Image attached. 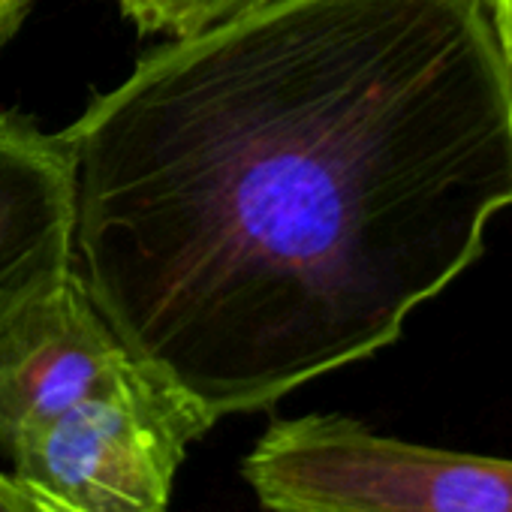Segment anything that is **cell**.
Listing matches in <instances>:
<instances>
[{"label": "cell", "instance_id": "5", "mask_svg": "<svg viewBox=\"0 0 512 512\" xmlns=\"http://www.w3.org/2000/svg\"><path fill=\"white\" fill-rule=\"evenodd\" d=\"M73 166L61 136L0 115V320L76 266Z\"/></svg>", "mask_w": 512, "mask_h": 512}, {"label": "cell", "instance_id": "2", "mask_svg": "<svg viewBox=\"0 0 512 512\" xmlns=\"http://www.w3.org/2000/svg\"><path fill=\"white\" fill-rule=\"evenodd\" d=\"M241 476L269 512H512V458L386 437L347 416L272 422Z\"/></svg>", "mask_w": 512, "mask_h": 512}, {"label": "cell", "instance_id": "6", "mask_svg": "<svg viewBox=\"0 0 512 512\" xmlns=\"http://www.w3.org/2000/svg\"><path fill=\"white\" fill-rule=\"evenodd\" d=\"M260 0H118L121 13L142 31H169L184 37L202 31Z\"/></svg>", "mask_w": 512, "mask_h": 512}, {"label": "cell", "instance_id": "4", "mask_svg": "<svg viewBox=\"0 0 512 512\" xmlns=\"http://www.w3.org/2000/svg\"><path fill=\"white\" fill-rule=\"evenodd\" d=\"M139 368L73 266L0 320V449Z\"/></svg>", "mask_w": 512, "mask_h": 512}, {"label": "cell", "instance_id": "7", "mask_svg": "<svg viewBox=\"0 0 512 512\" xmlns=\"http://www.w3.org/2000/svg\"><path fill=\"white\" fill-rule=\"evenodd\" d=\"M0 512H64L58 503L34 491L16 473L0 470Z\"/></svg>", "mask_w": 512, "mask_h": 512}, {"label": "cell", "instance_id": "9", "mask_svg": "<svg viewBox=\"0 0 512 512\" xmlns=\"http://www.w3.org/2000/svg\"><path fill=\"white\" fill-rule=\"evenodd\" d=\"M28 13V0H0V46H4Z\"/></svg>", "mask_w": 512, "mask_h": 512}, {"label": "cell", "instance_id": "3", "mask_svg": "<svg viewBox=\"0 0 512 512\" xmlns=\"http://www.w3.org/2000/svg\"><path fill=\"white\" fill-rule=\"evenodd\" d=\"M217 416L142 362L28 431L7 455L13 473L64 512H166L175 473Z\"/></svg>", "mask_w": 512, "mask_h": 512}, {"label": "cell", "instance_id": "8", "mask_svg": "<svg viewBox=\"0 0 512 512\" xmlns=\"http://www.w3.org/2000/svg\"><path fill=\"white\" fill-rule=\"evenodd\" d=\"M485 13L497 40V49L503 55V64L512 76V0H485Z\"/></svg>", "mask_w": 512, "mask_h": 512}, {"label": "cell", "instance_id": "1", "mask_svg": "<svg viewBox=\"0 0 512 512\" xmlns=\"http://www.w3.org/2000/svg\"><path fill=\"white\" fill-rule=\"evenodd\" d=\"M61 139L91 299L217 419L395 344L512 208L485 0H260Z\"/></svg>", "mask_w": 512, "mask_h": 512}]
</instances>
